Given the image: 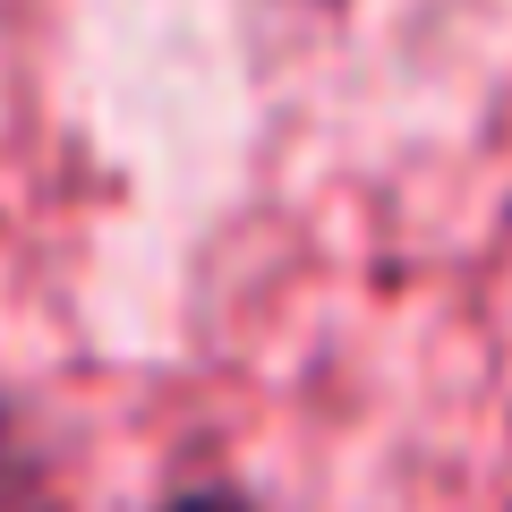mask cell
Wrapping results in <instances>:
<instances>
[{
	"label": "cell",
	"instance_id": "cell-1",
	"mask_svg": "<svg viewBox=\"0 0 512 512\" xmlns=\"http://www.w3.org/2000/svg\"><path fill=\"white\" fill-rule=\"evenodd\" d=\"M0 512H77L60 444L18 384H0Z\"/></svg>",
	"mask_w": 512,
	"mask_h": 512
},
{
	"label": "cell",
	"instance_id": "cell-2",
	"mask_svg": "<svg viewBox=\"0 0 512 512\" xmlns=\"http://www.w3.org/2000/svg\"><path fill=\"white\" fill-rule=\"evenodd\" d=\"M154 512H265V504H256V495L239 487V478H205V487H180V495H163Z\"/></svg>",
	"mask_w": 512,
	"mask_h": 512
}]
</instances>
